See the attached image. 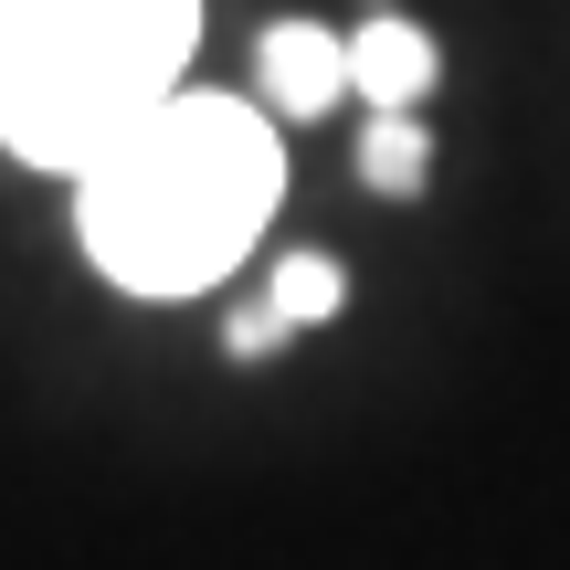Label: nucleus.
<instances>
[{
    "label": "nucleus",
    "mask_w": 570,
    "mask_h": 570,
    "mask_svg": "<svg viewBox=\"0 0 570 570\" xmlns=\"http://www.w3.org/2000/svg\"><path fill=\"white\" fill-rule=\"evenodd\" d=\"M285 202L275 117L244 96H159L127 138H106L75 169V233L106 285L127 296H202L254 254V233Z\"/></svg>",
    "instance_id": "1"
},
{
    "label": "nucleus",
    "mask_w": 570,
    "mask_h": 570,
    "mask_svg": "<svg viewBox=\"0 0 570 570\" xmlns=\"http://www.w3.org/2000/svg\"><path fill=\"white\" fill-rule=\"evenodd\" d=\"M202 0H0V148L75 180L106 138L180 96Z\"/></svg>",
    "instance_id": "2"
},
{
    "label": "nucleus",
    "mask_w": 570,
    "mask_h": 570,
    "mask_svg": "<svg viewBox=\"0 0 570 570\" xmlns=\"http://www.w3.org/2000/svg\"><path fill=\"white\" fill-rule=\"evenodd\" d=\"M254 96H265V117H285V127H317L327 106L348 96V42L317 32V21H265V42H254Z\"/></svg>",
    "instance_id": "3"
},
{
    "label": "nucleus",
    "mask_w": 570,
    "mask_h": 570,
    "mask_svg": "<svg viewBox=\"0 0 570 570\" xmlns=\"http://www.w3.org/2000/svg\"><path fill=\"white\" fill-rule=\"evenodd\" d=\"M444 85V53H433L423 21L402 11H370L360 32H348V96H370L381 117H423V96Z\"/></svg>",
    "instance_id": "4"
},
{
    "label": "nucleus",
    "mask_w": 570,
    "mask_h": 570,
    "mask_svg": "<svg viewBox=\"0 0 570 570\" xmlns=\"http://www.w3.org/2000/svg\"><path fill=\"white\" fill-rule=\"evenodd\" d=\"M360 180L381 190V202H423V180H433V138H423V117H370V138H360Z\"/></svg>",
    "instance_id": "5"
},
{
    "label": "nucleus",
    "mask_w": 570,
    "mask_h": 570,
    "mask_svg": "<svg viewBox=\"0 0 570 570\" xmlns=\"http://www.w3.org/2000/svg\"><path fill=\"white\" fill-rule=\"evenodd\" d=\"M265 306H275L285 327H327V317L348 306V275L327 265V254H285V265H275V285H265Z\"/></svg>",
    "instance_id": "6"
},
{
    "label": "nucleus",
    "mask_w": 570,
    "mask_h": 570,
    "mask_svg": "<svg viewBox=\"0 0 570 570\" xmlns=\"http://www.w3.org/2000/svg\"><path fill=\"white\" fill-rule=\"evenodd\" d=\"M285 338H296V327H285L265 296H254V306H233V317H223V348H233V360H275Z\"/></svg>",
    "instance_id": "7"
},
{
    "label": "nucleus",
    "mask_w": 570,
    "mask_h": 570,
    "mask_svg": "<svg viewBox=\"0 0 570 570\" xmlns=\"http://www.w3.org/2000/svg\"><path fill=\"white\" fill-rule=\"evenodd\" d=\"M381 11H391V0H381Z\"/></svg>",
    "instance_id": "8"
}]
</instances>
